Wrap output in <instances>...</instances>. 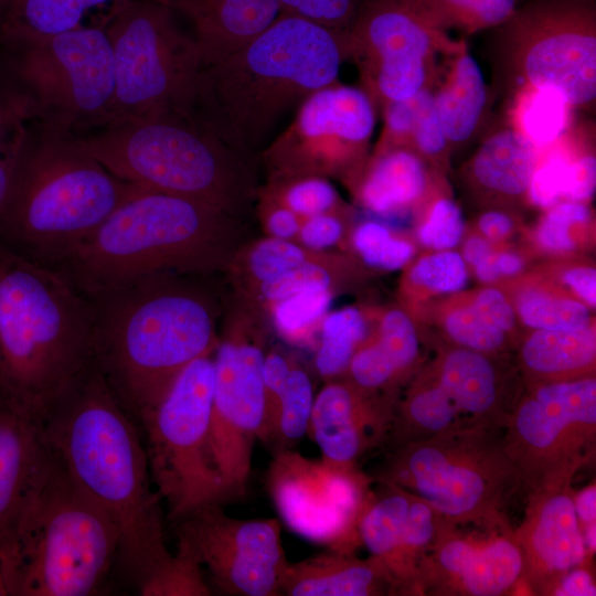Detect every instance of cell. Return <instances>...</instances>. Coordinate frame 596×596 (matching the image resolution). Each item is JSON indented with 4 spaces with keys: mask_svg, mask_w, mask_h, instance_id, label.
Here are the masks:
<instances>
[{
    "mask_svg": "<svg viewBox=\"0 0 596 596\" xmlns=\"http://www.w3.org/2000/svg\"><path fill=\"white\" fill-rule=\"evenodd\" d=\"M254 210L266 236L296 242L302 217L260 195H257Z\"/></svg>",
    "mask_w": 596,
    "mask_h": 596,
    "instance_id": "obj_54",
    "label": "cell"
},
{
    "mask_svg": "<svg viewBox=\"0 0 596 596\" xmlns=\"http://www.w3.org/2000/svg\"><path fill=\"white\" fill-rule=\"evenodd\" d=\"M547 210L536 232L540 245L555 253L572 251L575 242L571 228L589 220V207L585 203L564 201Z\"/></svg>",
    "mask_w": 596,
    "mask_h": 596,
    "instance_id": "obj_49",
    "label": "cell"
},
{
    "mask_svg": "<svg viewBox=\"0 0 596 596\" xmlns=\"http://www.w3.org/2000/svg\"><path fill=\"white\" fill-rule=\"evenodd\" d=\"M343 31L280 13L263 32L200 73L192 116L253 164L289 115L339 79Z\"/></svg>",
    "mask_w": 596,
    "mask_h": 596,
    "instance_id": "obj_3",
    "label": "cell"
},
{
    "mask_svg": "<svg viewBox=\"0 0 596 596\" xmlns=\"http://www.w3.org/2000/svg\"><path fill=\"white\" fill-rule=\"evenodd\" d=\"M464 232V217L460 207L450 199L437 200L418 230L421 243L437 251L455 247Z\"/></svg>",
    "mask_w": 596,
    "mask_h": 596,
    "instance_id": "obj_51",
    "label": "cell"
},
{
    "mask_svg": "<svg viewBox=\"0 0 596 596\" xmlns=\"http://www.w3.org/2000/svg\"><path fill=\"white\" fill-rule=\"evenodd\" d=\"M449 147L437 113L434 92L424 87L418 92V108L408 148L421 157L440 159Z\"/></svg>",
    "mask_w": 596,
    "mask_h": 596,
    "instance_id": "obj_50",
    "label": "cell"
},
{
    "mask_svg": "<svg viewBox=\"0 0 596 596\" xmlns=\"http://www.w3.org/2000/svg\"><path fill=\"white\" fill-rule=\"evenodd\" d=\"M79 139L111 173L147 190L243 219L255 207L256 166L193 116L167 114L110 124Z\"/></svg>",
    "mask_w": 596,
    "mask_h": 596,
    "instance_id": "obj_7",
    "label": "cell"
},
{
    "mask_svg": "<svg viewBox=\"0 0 596 596\" xmlns=\"http://www.w3.org/2000/svg\"><path fill=\"white\" fill-rule=\"evenodd\" d=\"M429 28L446 33L457 30L467 34L497 28L518 7V0H404Z\"/></svg>",
    "mask_w": 596,
    "mask_h": 596,
    "instance_id": "obj_37",
    "label": "cell"
},
{
    "mask_svg": "<svg viewBox=\"0 0 596 596\" xmlns=\"http://www.w3.org/2000/svg\"><path fill=\"white\" fill-rule=\"evenodd\" d=\"M408 280L434 292L459 291L468 280L466 263L456 252L440 251L419 258L412 267Z\"/></svg>",
    "mask_w": 596,
    "mask_h": 596,
    "instance_id": "obj_46",
    "label": "cell"
},
{
    "mask_svg": "<svg viewBox=\"0 0 596 596\" xmlns=\"http://www.w3.org/2000/svg\"><path fill=\"white\" fill-rule=\"evenodd\" d=\"M52 461L43 422L0 394V564L6 582L22 524Z\"/></svg>",
    "mask_w": 596,
    "mask_h": 596,
    "instance_id": "obj_24",
    "label": "cell"
},
{
    "mask_svg": "<svg viewBox=\"0 0 596 596\" xmlns=\"http://www.w3.org/2000/svg\"><path fill=\"white\" fill-rule=\"evenodd\" d=\"M496 29L500 77L511 96L554 89L573 108L595 102V0H529Z\"/></svg>",
    "mask_w": 596,
    "mask_h": 596,
    "instance_id": "obj_12",
    "label": "cell"
},
{
    "mask_svg": "<svg viewBox=\"0 0 596 596\" xmlns=\"http://www.w3.org/2000/svg\"><path fill=\"white\" fill-rule=\"evenodd\" d=\"M344 32L347 60L360 73L376 109L427 86L437 49H453L446 33L426 25L404 0H371Z\"/></svg>",
    "mask_w": 596,
    "mask_h": 596,
    "instance_id": "obj_18",
    "label": "cell"
},
{
    "mask_svg": "<svg viewBox=\"0 0 596 596\" xmlns=\"http://www.w3.org/2000/svg\"><path fill=\"white\" fill-rule=\"evenodd\" d=\"M142 189L111 173L73 132L29 126L0 206V245L53 267Z\"/></svg>",
    "mask_w": 596,
    "mask_h": 596,
    "instance_id": "obj_5",
    "label": "cell"
},
{
    "mask_svg": "<svg viewBox=\"0 0 596 596\" xmlns=\"http://www.w3.org/2000/svg\"><path fill=\"white\" fill-rule=\"evenodd\" d=\"M333 297L329 290H306L269 302L259 311L280 339L313 349Z\"/></svg>",
    "mask_w": 596,
    "mask_h": 596,
    "instance_id": "obj_38",
    "label": "cell"
},
{
    "mask_svg": "<svg viewBox=\"0 0 596 596\" xmlns=\"http://www.w3.org/2000/svg\"><path fill=\"white\" fill-rule=\"evenodd\" d=\"M511 97L510 125L539 150L556 142L570 131L574 108L558 92L526 88Z\"/></svg>",
    "mask_w": 596,
    "mask_h": 596,
    "instance_id": "obj_36",
    "label": "cell"
},
{
    "mask_svg": "<svg viewBox=\"0 0 596 596\" xmlns=\"http://www.w3.org/2000/svg\"><path fill=\"white\" fill-rule=\"evenodd\" d=\"M496 264L501 275L511 276L521 272L523 262L514 253L503 252L496 255Z\"/></svg>",
    "mask_w": 596,
    "mask_h": 596,
    "instance_id": "obj_62",
    "label": "cell"
},
{
    "mask_svg": "<svg viewBox=\"0 0 596 596\" xmlns=\"http://www.w3.org/2000/svg\"><path fill=\"white\" fill-rule=\"evenodd\" d=\"M93 363V307L57 270L0 245V394L44 422Z\"/></svg>",
    "mask_w": 596,
    "mask_h": 596,
    "instance_id": "obj_6",
    "label": "cell"
},
{
    "mask_svg": "<svg viewBox=\"0 0 596 596\" xmlns=\"http://www.w3.org/2000/svg\"><path fill=\"white\" fill-rule=\"evenodd\" d=\"M574 505L581 529L596 523V487L594 483L574 496Z\"/></svg>",
    "mask_w": 596,
    "mask_h": 596,
    "instance_id": "obj_60",
    "label": "cell"
},
{
    "mask_svg": "<svg viewBox=\"0 0 596 596\" xmlns=\"http://www.w3.org/2000/svg\"><path fill=\"white\" fill-rule=\"evenodd\" d=\"M563 281L588 306H596V272L592 267H573L563 274Z\"/></svg>",
    "mask_w": 596,
    "mask_h": 596,
    "instance_id": "obj_57",
    "label": "cell"
},
{
    "mask_svg": "<svg viewBox=\"0 0 596 596\" xmlns=\"http://www.w3.org/2000/svg\"><path fill=\"white\" fill-rule=\"evenodd\" d=\"M471 526L439 518L435 541L418 564L412 594L499 596L521 582V550L502 515L472 521Z\"/></svg>",
    "mask_w": 596,
    "mask_h": 596,
    "instance_id": "obj_21",
    "label": "cell"
},
{
    "mask_svg": "<svg viewBox=\"0 0 596 596\" xmlns=\"http://www.w3.org/2000/svg\"><path fill=\"white\" fill-rule=\"evenodd\" d=\"M540 150L511 125L488 135L470 160L473 181L483 190L517 198L528 193Z\"/></svg>",
    "mask_w": 596,
    "mask_h": 596,
    "instance_id": "obj_30",
    "label": "cell"
},
{
    "mask_svg": "<svg viewBox=\"0 0 596 596\" xmlns=\"http://www.w3.org/2000/svg\"><path fill=\"white\" fill-rule=\"evenodd\" d=\"M541 151L544 155L542 159L539 155L526 194L534 205L550 209L565 201L574 156L568 148L567 134Z\"/></svg>",
    "mask_w": 596,
    "mask_h": 596,
    "instance_id": "obj_44",
    "label": "cell"
},
{
    "mask_svg": "<svg viewBox=\"0 0 596 596\" xmlns=\"http://www.w3.org/2000/svg\"><path fill=\"white\" fill-rule=\"evenodd\" d=\"M315 396L310 375L295 360L264 441L275 453L291 449L308 433Z\"/></svg>",
    "mask_w": 596,
    "mask_h": 596,
    "instance_id": "obj_39",
    "label": "cell"
},
{
    "mask_svg": "<svg viewBox=\"0 0 596 596\" xmlns=\"http://www.w3.org/2000/svg\"><path fill=\"white\" fill-rule=\"evenodd\" d=\"M295 360L277 350L266 351L263 366L264 424L260 440L265 441L280 395L289 376Z\"/></svg>",
    "mask_w": 596,
    "mask_h": 596,
    "instance_id": "obj_53",
    "label": "cell"
},
{
    "mask_svg": "<svg viewBox=\"0 0 596 596\" xmlns=\"http://www.w3.org/2000/svg\"><path fill=\"white\" fill-rule=\"evenodd\" d=\"M142 596H209L202 566L184 547L178 545L175 554L147 578L139 587Z\"/></svg>",
    "mask_w": 596,
    "mask_h": 596,
    "instance_id": "obj_45",
    "label": "cell"
},
{
    "mask_svg": "<svg viewBox=\"0 0 596 596\" xmlns=\"http://www.w3.org/2000/svg\"><path fill=\"white\" fill-rule=\"evenodd\" d=\"M376 114L363 88L338 81L298 106L257 163L266 180L317 175L344 182L369 157Z\"/></svg>",
    "mask_w": 596,
    "mask_h": 596,
    "instance_id": "obj_16",
    "label": "cell"
},
{
    "mask_svg": "<svg viewBox=\"0 0 596 596\" xmlns=\"http://www.w3.org/2000/svg\"><path fill=\"white\" fill-rule=\"evenodd\" d=\"M473 268L477 277L485 283L496 281L501 276L496 264V254L493 253L476 264Z\"/></svg>",
    "mask_w": 596,
    "mask_h": 596,
    "instance_id": "obj_63",
    "label": "cell"
},
{
    "mask_svg": "<svg viewBox=\"0 0 596 596\" xmlns=\"http://www.w3.org/2000/svg\"><path fill=\"white\" fill-rule=\"evenodd\" d=\"M0 596H9L8 586L2 566L0 564Z\"/></svg>",
    "mask_w": 596,
    "mask_h": 596,
    "instance_id": "obj_64",
    "label": "cell"
},
{
    "mask_svg": "<svg viewBox=\"0 0 596 596\" xmlns=\"http://www.w3.org/2000/svg\"><path fill=\"white\" fill-rule=\"evenodd\" d=\"M445 328L457 343L481 353L500 349L505 340L504 332L472 306L453 310L446 318Z\"/></svg>",
    "mask_w": 596,
    "mask_h": 596,
    "instance_id": "obj_47",
    "label": "cell"
},
{
    "mask_svg": "<svg viewBox=\"0 0 596 596\" xmlns=\"http://www.w3.org/2000/svg\"><path fill=\"white\" fill-rule=\"evenodd\" d=\"M395 404L391 394L365 390L347 376L326 381L315 396L308 429L321 460L356 468L364 454L387 440Z\"/></svg>",
    "mask_w": 596,
    "mask_h": 596,
    "instance_id": "obj_22",
    "label": "cell"
},
{
    "mask_svg": "<svg viewBox=\"0 0 596 596\" xmlns=\"http://www.w3.org/2000/svg\"><path fill=\"white\" fill-rule=\"evenodd\" d=\"M596 436V380L544 382L511 408L501 426L504 451L529 491L571 483Z\"/></svg>",
    "mask_w": 596,
    "mask_h": 596,
    "instance_id": "obj_15",
    "label": "cell"
},
{
    "mask_svg": "<svg viewBox=\"0 0 596 596\" xmlns=\"http://www.w3.org/2000/svg\"><path fill=\"white\" fill-rule=\"evenodd\" d=\"M280 595L380 596L396 594L395 583L382 562L332 551L298 562L287 561L280 577Z\"/></svg>",
    "mask_w": 596,
    "mask_h": 596,
    "instance_id": "obj_26",
    "label": "cell"
},
{
    "mask_svg": "<svg viewBox=\"0 0 596 596\" xmlns=\"http://www.w3.org/2000/svg\"><path fill=\"white\" fill-rule=\"evenodd\" d=\"M350 246L362 263L381 270L402 268L414 255V246L376 221L360 223L350 233Z\"/></svg>",
    "mask_w": 596,
    "mask_h": 596,
    "instance_id": "obj_42",
    "label": "cell"
},
{
    "mask_svg": "<svg viewBox=\"0 0 596 596\" xmlns=\"http://www.w3.org/2000/svg\"><path fill=\"white\" fill-rule=\"evenodd\" d=\"M114 67V98L107 125L167 114L192 116L203 68L192 35L153 0H124L105 29Z\"/></svg>",
    "mask_w": 596,
    "mask_h": 596,
    "instance_id": "obj_9",
    "label": "cell"
},
{
    "mask_svg": "<svg viewBox=\"0 0 596 596\" xmlns=\"http://www.w3.org/2000/svg\"><path fill=\"white\" fill-rule=\"evenodd\" d=\"M368 333V319L362 309L349 306L329 310L313 348V363L318 375L324 382L343 376Z\"/></svg>",
    "mask_w": 596,
    "mask_h": 596,
    "instance_id": "obj_35",
    "label": "cell"
},
{
    "mask_svg": "<svg viewBox=\"0 0 596 596\" xmlns=\"http://www.w3.org/2000/svg\"><path fill=\"white\" fill-rule=\"evenodd\" d=\"M192 28L202 64H215L248 43L281 13L278 0H153Z\"/></svg>",
    "mask_w": 596,
    "mask_h": 596,
    "instance_id": "obj_25",
    "label": "cell"
},
{
    "mask_svg": "<svg viewBox=\"0 0 596 596\" xmlns=\"http://www.w3.org/2000/svg\"><path fill=\"white\" fill-rule=\"evenodd\" d=\"M281 13L297 15L334 31H345L371 0H278Z\"/></svg>",
    "mask_w": 596,
    "mask_h": 596,
    "instance_id": "obj_48",
    "label": "cell"
},
{
    "mask_svg": "<svg viewBox=\"0 0 596 596\" xmlns=\"http://www.w3.org/2000/svg\"><path fill=\"white\" fill-rule=\"evenodd\" d=\"M381 482V481H380ZM371 497L359 522L360 543L379 558L398 588L403 576V543L411 493L389 482Z\"/></svg>",
    "mask_w": 596,
    "mask_h": 596,
    "instance_id": "obj_31",
    "label": "cell"
},
{
    "mask_svg": "<svg viewBox=\"0 0 596 596\" xmlns=\"http://www.w3.org/2000/svg\"><path fill=\"white\" fill-rule=\"evenodd\" d=\"M596 187V158L592 152L574 155L565 201L585 203L590 200Z\"/></svg>",
    "mask_w": 596,
    "mask_h": 596,
    "instance_id": "obj_55",
    "label": "cell"
},
{
    "mask_svg": "<svg viewBox=\"0 0 596 596\" xmlns=\"http://www.w3.org/2000/svg\"><path fill=\"white\" fill-rule=\"evenodd\" d=\"M529 494L524 520L514 531L523 561L521 582L536 595H551L570 571L584 563L587 551L571 483Z\"/></svg>",
    "mask_w": 596,
    "mask_h": 596,
    "instance_id": "obj_23",
    "label": "cell"
},
{
    "mask_svg": "<svg viewBox=\"0 0 596 596\" xmlns=\"http://www.w3.org/2000/svg\"><path fill=\"white\" fill-rule=\"evenodd\" d=\"M417 355L418 338L412 319L401 309H391L381 316L375 333L355 351L345 376L365 390L391 394Z\"/></svg>",
    "mask_w": 596,
    "mask_h": 596,
    "instance_id": "obj_28",
    "label": "cell"
},
{
    "mask_svg": "<svg viewBox=\"0 0 596 596\" xmlns=\"http://www.w3.org/2000/svg\"><path fill=\"white\" fill-rule=\"evenodd\" d=\"M521 358L532 373L555 377L583 374L596 359L592 326L579 330H536L523 343Z\"/></svg>",
    "mask_w": 596,
    "mask_h": 596,
    "instance_id": "obj_33",
    "label": "cell"
},
{
    "mask_svg": "<svg viewBox=\"0 0 596 596\" xmlns=\"http://www.w3.org/2000/svg\"><path fill=\"white\" fill-rule=\"evenodd\" d=\"M347 213L348 211L328 212L304 217L296 242L312 251H332L347 237Z\"/></svg>",
    "mask_w": 596,
    "mask_h": 596,
    "instance_id": "obj_52",
    "label": "cell"
},
{
    "mask_svg": "<svg viewBox=\"0 0 596 596\" xmlns=\"http://www.w3.org/2000/svg\"><path fill=\"white\" fill-rule=\"evenodd\" d=\"M209 277L157 274L86 296L93 364L132 418L192 361L215 351L220 304Z\"/></svg>",
    "mask_w": 596,
    "mask_h": 596,
    "instance_id": "obj_2",
    "label": "cell"
},
{
    "mask_svg": "<svg viewBox=\"0 0 596 596\" xmlns=\"http://www.w3.org/2000/svg\"><path fill=\"white\" fill-rule=\"evenodd\" d=\"M32 118L22 95L15 88L0 86V206Z\"/></svg>",
    "mask_w": 596,
    "mask_h": 596,
    "instance_id": "obj_43",
    "label": "cell"
},
{
    "mask_svg": "<svg viewBox=\"0 0 596 596\" xmlns=\"http://www.w3.org/2000/svg\"><path fill=\"white\" fill-rule=\"evenodd\" d=\"M522 321L536 330H579L590 326L587 307L574 299L529 290L518 300Z\"/></svg>",
    "mask_w": 596,
    "mask_h": 596,
    "instance_id": "obj_41",
    "label": "cell"
},
{
    "mask_svg": "<svg viewBox=\"0 0 596 596\" xmlns=\"http://www.w3.org/2000/svg\"><path fill=\"white\" fill-rule=\"evenodd\" d=\"M355 270L352 259L333 251L319 252L299 267L237 296L258 310L269 302L306 290H329L336 295L343 289Z\"/></svg>",
    "mask_w": 596,
    "mask_h": 596,
    "instance_id": "obj_34",
    "label": "cell"
},
{
    "mask_svg": "<svg viewBox=\"0 0 596 596\" xmlns=\"http://www.w3.org/2000/svg\"><path fill=\"white\" fill-rule=\"evenodd\" d=\"M107 513L70 478L53 454L22 524L8 572L9 596H88L118 557Z\"/></svg>",
    "mask_w": 596,
    "mask_h": 596,
    "instance_id": "obj_8",
    "label": "cell"
},
{
    "mask_svg": "<svg viewBox=\"0 0 596 596\" xmlns=\"http://www.w3.org/2000/svg\"><path fill=\"white\" fill-rule=\"evenodd\" d=\"M267 489L285 524L332 551L352 553L359 522L371 497L366 476L292 450L274 453Z\"/></svg>",
    "mask_w": 596,
    "mask_h": 596,
    "instance_id": "obj_17",
    "label": "cell"
},
{
    "mask_svg": "<svg viewBox=\"0 0 596 596\" xmlns=\"http://www.w3.org/2000/svg\"><path fill=\"white\" fill-rule=\"evenodd\" d=\"M264 319L238 300L224 319L213 353L211 449L232 501L246 494L254 445L263 432Z\"/></svg>",
    "mask_w": 596,
    "mask_h": 596,
    "instance_id": "obj_14",
    "label": "cell"
},
{
    "mask_svg": "<svg viewBox=\"0 0 596 596\" xmlns=\"http://www.w3.org/2000/svg\"><path fill=\"white\" fill-rule=\"evenodd\" d=\"M381 482L427 502L444 521L464 523L500 514L521 485L501 428L443 434L392 447Z\"/></svg>",
    "mask_w": 596,
    "mask_h": 596,
    "instance_id": "obj_10",
    "label": "cell"
},
{
    "mask_svg": "<svg viewBox=\"0 0 596 596\" xmlns=\"http://www.w3.org/2000/svg\"><path fill=\"white\" fill-rule=\"evenodd\" d=\"M124 0H0V40L7 46L82 25L93 8Z\"/></svg>",
    "mask_w": 596,
    "mask_h": 596,
    "instance_id": "obj_32",
    "label": "cell"
},
{
    "mask_svg": "<svg viewBox=\"0 0 596 596\" xmlns=\"http://www.w3.org/2000/svg\"><path fill=\"white\" fill-rule=\"evenodd\" d=\"M509 411L500 404L498 375L481 352H448L433 382L415 384L395 404L392 446L467 430L499 429Z\"/></svg>",
    "mask_w": 596,
    "mask_h": 596,
    "instance_id": "obj_19",
    "label": "cell"
},
{
    "mask_svg": "<svg viewBox=\"0 0 596 596\" xmlns=\"http://www.w3.org/2000/svg\"><path fill=\"white\" fill-rule=\"evenodd\" d=\"M213 353L192 361L138 418L153 487L175 523L206 504L232 501L211 449Z\"/></svg>",
    "mask_w": 596,
    "mask_h": 596,
    "instance_id": "obj_11",
    "label": "cell"
},
{
    "mask_svg": "<svg viewBox=\"0 0 596 596\" xmlns=\"http://www.w3.org/2000/svg\"><path fill=\"white\" fill-rule=\"evenodd\" d=\"M257 195L270 199L300 217L348 211L330 179L304 175L266 180Z\"/></svg>",
    "mask_w": 596,
    "mask_h": 596,
    "instance_id": "obj_40",
    "label": "cell"
},
{
    "mask_svg": "<svg viewBox=\"0 0 596 596\" xmlns=\"http://www.w3.org/2000/svg\"><path fill=\"white\" fill-rule=\"evenodd\" d=\"M243 217L142 189L53 269L85 296L157 274L227 272L242 247Z\"/></svg>",
    "mask_w": 596,
    "mask_h": 596,
    "instance_id": "obj_4",
    "label": "cell"
},
{
    "mask_svg": "<svg viewBox=\"0 0 596 596\" xmlns=\"http://www.w3.org/2000/svg\"><path fill=\"white\" fill-rule=\"evenodd\" d=\"M8 47L15 89L33 118L71 132L109 123L114 67L105 29L79 25Z\"/></svg>",
    "mask_w": 596,
    "mask_h": 596,
    "instance_id": "obj_13",
    "label": "cell"
},
{
    "mask_svg": "<svg viewBox=\"0 0 596 596\" xmlns=\"http://www.w3.org/2000/svg\"><path fill=\"white\" fill-rule=\"evenodd\" d=\"M555 596H595L596 587L592 573L582 567L570 571L553 589Z\"/></svg>",
    "mask_w": 596,
    "mask_h": 596,
    "instance_id": "obj_58",
    "label": "cell"
},
{
    "mask_svg": "<svg viewBox=\"0 0 596 596\" xmlns=\"http://www.w3.org/2000/svg\"><path fill=\"white\" fill-rule=\"evenodd\" d=\"M132 417L92 363L43 422L47 444L76 486L111 519L117 560L139 587L171 557L162 500Z\"/></svg>",
    "mask_w": 596,
    "mask_h": 596,
    "instance_id": "obj_1",
    "label": "cell"
},
{
    "mask_svg": "<svg viewBox=\"0 0 596 596\" xmlns=\"http://www.w3.org/2000/svg\"><path fill=\"white\" fill-rule=\"evenodd\" d=\"M359 203L377 215L397 214L424 194L427 173L419 155L405 146L375 149L344 181Z\"/></svg>",
    "mask_w": 596,
    "mask_h": 596,
    "instance_id": "obj_27",
    "label": "cell"
},
{
    "mask_svg": "<svg viewBox=\"0 0 596 596\" xmlns=\"http://www.w3.org/2000/svg\"><path fill=\"white\" fill-rule=\"evenodd\" d=\"M478 225L481 233L493 241L504 238L513 228L511 217L499 211L485 212L479 217Z\"/></svg>",
    "mask_w": 596,
    "mask_h": 596,
    "instance_id": "obj_59",
    "label": "cell"
},
{
    "mask_svg": "<svg viewBox=\"0 0 596 596\" xmlns=\"http://www.w3.org/2000/svg\"><path fill=\"white\" fill-rule=\"evenodd\" d=\"M490 254H492V251L486 240L479 236H471L464 245L462 258L465 262L475 266Z\"/></svg>",
    "mask_w": 596,
    "mask_h": 596,
    "instance_id": "obj_61",
    "label": "cell"
},
{
    "mask_svg": "<svg viewBox=\"0 0 596 596\" xmlns=\"http://www.w3.org/2000/svg\"><path fill=\"white\" fill-rule=\"evenodd\" d=\"M453 54L447 76L434 93L449 147L464 145L476 135L488 104V87L478 62L460 43Z\"/></svg>",
    "mask_w": 596,
    "mask_h": 596,
    "instance_id": "obj_29",
    "label": "cell"
},
{
    "mask_svg": "<svg viewBox=\"0 0 596 596\" xmlns=\"http://www.w3.org/2000/svg\"><path fill=\"white\" fill-rule=\"evenodd\" d=\"M178 545L205 567L213 584L228 595H280L288 561L277 519H236L222 504H206L181 519Z\"/></svg>",
    "mask_w": 596,
    "mask_h": 596,
    "instance_id": "obj_20",
    "label": "cell"
},
{
    "mask_svg": "<svg viewBox=\"0 0 596 596\" xmlns=\"http://www.w3.org/2000/svg\"><path fill=\"white\" fill-rule=\"evenodd\" d=\"M471 306L503 332L511 330L515 323V312L512 306L498 289L486 288L481 290Z\"/></svg>",
    "mask_w": 596,
    "mask_h": 596,
    "instance_id": "obj_56",
    "label": "cell"
}]
</instances>
